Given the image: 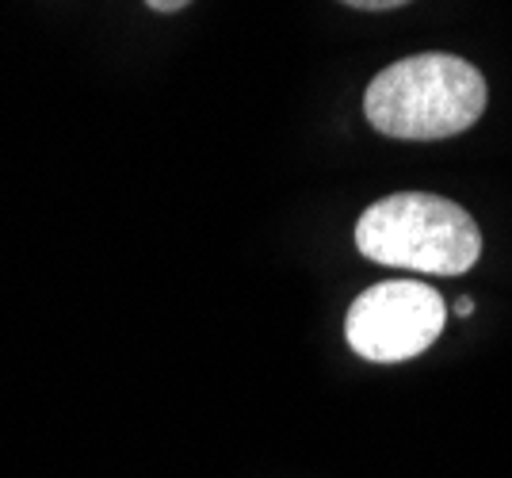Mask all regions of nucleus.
I'll return each mask as SVG.
<instances>
[{
  "mask_svg": "<svg viewBox=\"0 0 512 478\" xmlns=\"http://www.w3.org/2000/svg\"><path fill=\"white\" fill-rule=\"evenodd\" d=\"M451 310H455L459 318H467V314H474V299H459V303L451 306Z\"/></svg>",
  "mask_w": 512,
  "mask_h": 478,
  "instance_id": "6",
  "label": "nucleus"
},
{
  "mask_svg": "<svg viewBox=\"0 0 512 478\" xmlns=\"http://www.w3.org/2000/svg\"><path fill=\"white\" fill-rule=\"evenodd\" d=\"M356 249L386 268L463 276L482 257V230L467 207L432 192H398L356 222Z\"/></svg>",
  "mask_w": 512,
  "mask_h": 478,
  "instance_id": "2",
  "label": "nucleus"
},
{
  "mask_svg": "<svg viewBox=\"0 0 512 478\" xmlns=\"http://www.w3.org/2000/svg\"><path fill=\"white\" fill-rule=\"evenodd\" d=\"M490 100L482 69L455 54H413L386 66L363 92L367 123L386 138L440 142L470 131Z\"/></svg>",
  "mask_w": 512,
  "mask_h": 478,
  "instance_id": "1",
  "label": "nucleus"
},
{
  "mask_svg": "<svg viewBox=\"0 0 512 478\" xmlns=\"http://www.w3.org/2000/svg\"><path fill=\"white\" fill-rule=\"evenodd\" d=\"M348 8H363V12H386V8H402L409 0H341Z\"/></svg>",
  "mask_w": 512,
  "mask_h": 478,
  "instance_id": "4",
  "label": "nucleus"
},
{
  "mask_svg": "<svg viewBox=\"0 0 512 478\" xmlns=\"http://www.w3.org/2000/svg\"><path fill=\"white\" fill-rule=\"evenodd\" d=\"M150 8H157V12H180V8H188L192 0H146Z\"/></svg>",
  "mask_w": 512,
  "mask_h": 478,
  "instance_id": "5",
  "label": "nucleus"
},
{
  "mask_svg": "<svg viewBox=\"0 0 512 478\" xmlns=\"http://www.w3.org/2000/svg\"><path fill=\"white\" fill-rule=\"evenodd\" d=\"M448 322L440 291L417 280H386L367 287L344 314L348 348L371 364H402L432 348Z\"/></svg>",
  "mask_w": 512,
  "mask_h": 478,
  "instance_id": "3",
  "label": "nucleus"
}]
</instances>
